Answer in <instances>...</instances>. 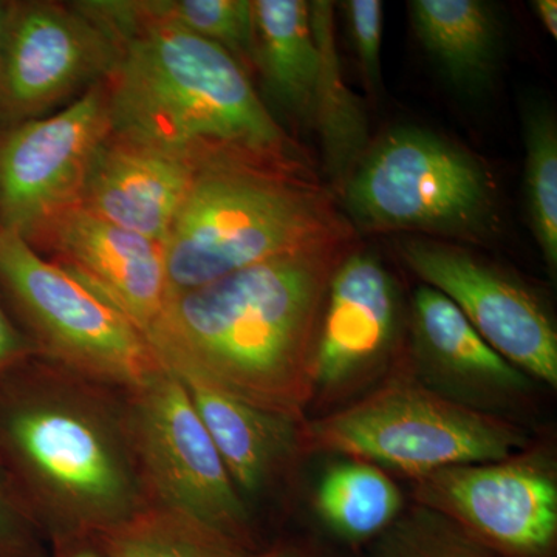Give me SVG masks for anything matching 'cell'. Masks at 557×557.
Wrapping results in <instances>:
<instances>
[{
    "instance_id": "6da1fadb",
    "label": "cell",
    "mask_w": 557,
    "mask_h": 557,
    "mask_svg": "<svg viewBox=\"0 0 557 557\" xmlns=\"http://www.w3.org/2000/svg\"><path fill=\"white\" fill-rule=\"evenodd\" d=\"M343 242L172 295L146 338L177 375L306 423L319 319Z\"/></svg>"
},
{
    "instance_id": "7a4b0ae2",
    "label": "cell",
    "mask_w": 557,
    "mask_h": 557,
    "mask_svg": "<svg viewBox=\"0 0 557 557\" xmlns=\"http://www.w3.org/2000/svg\"><path fill=\"white\" fill-rule=\"evenodd\" d=\"M0 471L49 547L149 507L126 388L40 357L0 379Z\"/></svg>"
},
{
    "instance_id": "3957f363",
    "label": "cell",
    "mask_w": 557,
    "mask_h": 557,
    "mask_svg": "<svg viewBox=\"0 0 557 557\" xmlns=\"http://www.w3.org/2000/svg\"><path fill=\"white\" fill-rule=\"evenodd\" d=\"M104 81L110 135L188 161H288V139L233 57L129 2Z\"/></svg>"
},
{
    "instance_id": "277c9868",
    "label": "cell",
    "mask_w": 557,
    "mask_h": 557,
    "mask_svg": "<svg viewBox=\"0 0 557 557\" xmlns=\"http://www.w3.org/2000/svg\"><path fill=\"white\" fill-rule=\"evenodd\" d=\"M287 161L222 160L197 170L163 244L168 298L267 260L343 240L324 190Z\"/></svg>"
},
{
    "instance_id": "5b68a950",
    "label": "cell",
    "mask_w": 557,
    "mask_h": 557,
    "mask_svg": "<svg viewBox=\"0 0 557 557\" xmlns=\"http://www.w3.org/2000/svg\"><path fill=\"white\" fill-rule=\"evenodd\" d=\"M522 428L432 391L417 376L387 381L372 394L302 426V448L343 454L416 479L458 465L504 460L527 448Z\"/></svg>"
},
{
    "instance_id": "8992f818",
    "label": "cell",
    "mask_w": 557,
    "mask_h": 557,
    "mask_svg": "<svg viewBox=\"0 0 557 557\" xmlns=\"http://www.w3.org/2000/svg\"><path fill=\"white\" fill-rule=\"evenodd\" d=\"M343 193L348 215L364 231L478 242L496 226V194L485 166L421 127H397L369 146Z\"/></svg>"
},
{
    "instance_id": "52a82bcc",
    "label": "cell",
    "mask_w": 557,
    "mask_h": 557,
    "mask_svg": "<svg viewBox=\"0 0 557 557\" xmlns=\"http://www.w3.org/2000/svg\"><path fill=\"white\" fill-rule=\"evenodd\" d=\"M0 296L38 357L121 388L161 369L145 332L87 282L0 228Z\"/></svg>"
},
{
    "instance_id": "ba28073f",
    "label": "cell",
    "mask_w": 557,
    "mask_h": 557,
    "mask_svg": "<svg viewBox=\"0 0 557 557\" xmlns=\"http://www.w3.org/2000/svg\"><path fill=\"white\" fill-rule=\"evenodd\" d=\"M149 507L182 512L259 552L251 509L234 486L185 384L166 366L126 388Z\"/></svg>"
},
{
    "instance_id": "9c48e42d",
    "label": "cell",
    "mask_w": 557,
    "mask_h": 557,
    "mask_svg": "<svg viewBox=\"0 0 557 557\" xmlns=\"http://www.w3.org/2000/svg\"><path fill=\"white\" fill-rule=\"evenodd\" d=\"M413 480L431 509L496 557H557V468L548 450L458 465Z\"/></svg>"
},
{
    "instance_id": "30bf717a",
    "label": "cell",
    "mask_w": 557,
    "mask_h": 557,
    "mask_svg": "<svg viewBox=\"0 0 557 557\" xmlns=\"http://www.w3.org/2000/svg\"><path fill=\"white\" fill-rule=\"evenodd\" d=\"M120 39L89 14L53 2H5L0 39V129L40 119L109 78Z\"/></svg>"
},
{
    "instance_id": "8fae6325",
    "label": "cell",
    "mask_w": 557,
    "mask_h": 557,
    "mask_svg": "<svg viewBox=\"0 0 557 557\" xmlns=\"http://www.w3.org/2000/svg\"><path fill=\"white\" fill-rule=\"evenodd\" d=\"M109 134L104 81L54 115L0 129V228L32 245L78 207L91 159Z\"/></svg>"
},
{
    "instance_id": "7c38bea8",
    "label": "cell",
    "mask_w": 557,
    "mask_h": 557,
    "mask_svg": "<svg viewBox=\"0 0 557 557\" xmlns=\"http://www.w3.org/2000/svg\"><path fill=\"white\" fill-rule=\"evenodd\" d=\"M398 252L408 269L445 295L498 355L528 379L557 386L555 319L533 289L458 245L406 237L398 242Z\"/></svg>"
},
{
    "instance_id": "4fadbf2b",
    "label": "cell",
    "mask_w": 557,
    "mask_h": 557,
    "mask_svg": "<svg viewBox=\"0 0 557 557\" xmlns=\"http://www.w3.org/2000/svg\"><path fill=\"white\" fill-rule=\"evenodd\" d=\"M397 281L372 252L341 260L330 281L313 355V401L364 383L391 357L401 322Z\"/></svg>"
},
{
    "instance_id": "5bb4252c",
    "label": "cell",
    "mask_w": 557,
    "mask_h": 557,
    "mask_svg": "<svg viewBox=\"0 0 557 557\" xmlns=\"http://www.w3.org/2000/svg\"><path fill=\"white\" fill-rule=\"evenodd\" d=\"M417 379L453 401L502 417L533 380L498 355L445 295L421 285L410 306Z\"/></svg>"
},
{
    "instance_id": "9a60e30c",
    "label": "cell",
    "mask_w": 557,
    "mask_h": 557,
    "mask_svg": "<svg viewBox=\"0 0 557 557\" xmlns=\"http://www.w3.org/2000/svg\"><path fill=\"white\" fill-rule=\"evenodd\" d=\"M100 292L143 332L168 299L163 245L113 225L83 207L62 212L33 242Z\"/></svg>"
},
{
    "instance_id": "2e32d148",
    "label": "cell",
    "mask_w": 557,
    "mask_h": 557,
    "mask_svg": "<svg viewBox=\"0 0 557 557\" xmlns=\"http://www.w3.org/2000/svg\"><path fill=\"white\" fill-rule=\"evenodd\" d=\"M197 168L108 135L91 159L79 207L163 245Z\"/></svg>"
},
{
    "instance_id": "e0dca14e",
    "label": "cell",
    "mask_w": 557,
    "mask_h": 557,
    "mask_svg": "<svg viewBox=\"0 0 557 557\" xmlns=\"http://www.w3.org/2000/svg\"><path fill=\"white\" fill-rule=\"evenodd\" d=\"M174 372V370H172ZM234 486L251 500L269 494L304 453V423L256 408L194 379L180 376Z\"/></svg>"
},
{
    "instance_id": "ac0fdd59",
    "label": "cell",
    "mask_w": 557,
    "mask_h": 557,
    "mask_svg": "<svg viewBox=\"0 0 557 557\" xmlns=\"http://www.w3.org/2000/svg\"><path fill=\"white\" fill-rule=\"evenodd\" d=\"M410 22L428 57L458 94L479 98L497 78L504 30L483 0H410Z\"/></svg>"
},
{
    "instance_id": "d6986e66",
    "label": "cell",
    "mask_w": 557,
    "mask_h": 557,
    "mask_svg": "<svg viewBox=\"0 0 557 557\" xmlns=\"http://www.w3.org/2000/svg\"><path fill=\"white\" fill-rule=\"evenodd\" d=\"M255 67L282 113L309 123L319 51L306 0H256Z\"/></svg>"
},
{
    "instance_id": "ffe728a7",
    "label": "cell",
    "mask_w": 557,
    "mask_h": 557,
    "mask_svg": "<svg viewBox=\"0 0 557 557\" xmlns=\"http://www.w3.org/2000/svg\"><path fill=\"white\" fill-rule=\"evenodd\" d=\"M311 28L319 51V67L310 123L317 127L325 170L338 188L369 149V124L357 95L348 89L336 49L335 7L327 0L310 2Z\"/></svg>"
},
{
    "instance_id": "44dd1931",
    "label": "cell",
    "mask_w": 557,
    "mask_h": 557,
    "mask_svg": "<svg viewBox=\"0 0 557 557\" xmlns=\"http://www.w3.org/2000/svg\"><path fill=\"white\" fill-rule=\"evenodd\" d=\"M317 511L347 544L376 541L405 511L401 490L368 461H343L325 472L317 490Z\"/></svg>"
},
{
    "instance_id": "7402d4cb",
    "label": "cell",
    "mask_w": 557,
    "mask_h": 557,
    "mask_svg": "<svg viewBox=\"0 0 557 557\" xmlns=\"http://www.w3.org/2000/svg\"><path fill=\"white\" fill-rule=\"evenodd\" d=\"M108 557H255L215 528L172 509L150 507L100 534Z\"/></svg>"
},
{
    "instance_id": "603a6c76",
    "label": "cell",
    "mask_w": 557,
    "mask_h": 557,
    "mask_svg": "<svg viewBox=\"0 0 557 557\" xmlns=\"http://www.w3.org/2000/svg\"><path fill=\"white\" fill-rule=\"evenodd\" d=\"M528 222L549 273L557 270V120L552 106L530 98L522 106Z\"/></svg>"
},
{
    "instance_id": "cb8c5ba5",
    "label": "cell",
    "mask_w": 557,
    "mask_h": 557,
    "mask_svg": "<svg viewBox=\"0 0 557 557\" xmlns=\"http://www.w3.org/2000/svg\"><path fill=\"white\" fill-rule=\"evenodd\" d=\"M139 13L171 22L228 51L242 67L255 65L256 21L251 0H141Z\"/></svg>"
},
{
    "instance_id": "d4e9b609",
    "label": "cell",
    "mask_w": 557,
    "mask_h": 557,
    "mask_svg": "<svg viewBox=\"0 0 557 557\" xmlns=\"http://www.w3.org/2000/svg\"><path fill=\"white\" fill-rule=\"evenodd\" d=\"M372 557L496 556L450 520L416 505L376 539Z\"/></svg>"
},
{
    "instance_id": "484cf974",
    "label": "cell",
    "mask_w": 557,
    "mask_h": 557,
    "mask_svg": "<svg viewBox=\"0 0 557 557\" xmlns=\"http://www.w3.org/2000/svg\"><path fill=\"white\" fill-rule=\"evenodd\" d=\"M348 28L354 39L364 78L373 90L381 86V47L384 9L380 0H350L346 3Z\"/></svg>"
},
{
    "instance_id": "4316f807",
    "label": "cell",
    "mask_w": 557,
    "mask_h": 557,
    "mask_svg": "<svg viewBox=\"0 0 557 557\" xmlns=\"http://www.w3.org/2000/svg\"><path fill=\"white\" fill-rule=\"evenodd\" d=\"M0 557H50L49 545L28 518L2 471H0Z\"/></svg>"
},
{
    "instance_id": "83f0119b",
    "label": "cell",
    "mask_w": 557,
    "mask_h": 557,
    "mask_svg": "<svg viewBox=\"0 0 557 557\" xmlns=\"http://www.w3.org/2000/svg\"><path fill=\"white\" fill-rule=\"evenodd\" d=\"M35 357H38L36 347L0 296V379Z\"/></svg>"
},
{
    "instance_id": "f1b7e54d",
    "label": "cell",
    "mask_w": 557,
    "mask_h": 557,
    "mask_svg": "<svg viewBox=\"0 0 557 557\" xmlns=\"http://www.w3.org/2000/svg\"><path fill=\"white\" fill-rule=\"evenodd\" d=\"M49 549L50 557H108L100 534L65 539L54 542Z\"/></svg>"
},
{
    "instance_id": "f546056e",
    "label": "cell",
    "mask_w": 557,
    "mask_h": 557,
    "mask_svg": "<svg viewBox=\"0 0 557 557\" xmlns=\"http://www.w3.org/2000/svg\"><path fill=\"white\" fill-rule=\"evenodd\" d=\"M534 13H536L537 20L544 25L545 30L557 38V2L556 0H534L533 3Z\"/></svg>"
},
{
    "instance_id": "4dcf8cb0",
    "label": "cell",
    "mask_w": 557,
    "mask_h": 557,
    "mask_svg": "<svg viewBox=\"0 0 557 557\" xmlns=\"http://www.w3.org/2000/svg\"><path fill=\"white\" fill-rule=\"evenodd\" d=\"M255 557H319L309 549L298 547L292 544H277L274 547L265 549V552L256 553Z\"/></svg>"
},
{
    "instance_id": "1f68e13d",
    "label": "cell",
    "mask_w": 557,
    "mask_h": 557,
    "mask_svg": "<svg viewBox=\"0 0 557 557\" xmlns=\"http://www.w3.org/2000/svg\"><path fill=\"white\" fill-rule=\"evenodd\" d=\"M3 20H5V2H0V39H2Z\"/></svg>"
}]
</instances>
